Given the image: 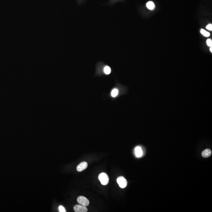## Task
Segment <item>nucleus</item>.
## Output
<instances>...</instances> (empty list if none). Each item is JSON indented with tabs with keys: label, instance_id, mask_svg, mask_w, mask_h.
<instances>
[{
	"label": "nucleus",
	"instance_id": "f257e3e1",
	"mask_svg": "<svg viewBox=\"0 0 212 212\" xmlns=\"http://www.w3.org/2000/svg\"><path fill=\"white\" fill-rule=\"evenodd\" d=\"M99 179L103 185L108 184L109 182V178L108 175L105 173H101L99 176Z\"/></svg>",
	"mask_w": 212,
	"mask_h": 212
},
{
	"label": "nucleus",
	"instance_id": "f8f14e48",
	"mask_svg": "<svg viewBox=\"0 0 212 212\" xmlns=\"http://www.w3.org/2000/svg\"><path fill=\"white\" fill-rule=\"evenodd\" d=\"M59 211L60 212H66V210L63 205H60L59 207Z\"/></svg>",
	"mask_w": 212,
	"mask_h": 212
},
{
	"label": "nucleus",
	"instance_id": "1a4fd4ad",
	"mask_svg": "<svg viewBox=\"0 0 212 212\" xmlns=\"http://www.w3.org/2000/svg\"><path fill=\"white\" fill-rule=\"evenodd\" d=\"M200 33L203 36L205 37H209L210 35V34L209 32L206 31V30L203 29H200Z\"/></svg>",
	"mask_w": 212,
	"mask_h": 212
},
{
	"label": "nucleus",
	"instance_id": "ddd939ff",
	"mask_svg": "<svg viewBox=\"0 0 212 212\" xmlns=\"http://www.w3.org/2000/svg\"><path fill=\"white\" fill-rule=\"evenodd\" d=\"M206 42H207V45H208V46L210 47H212V40L210 39H208L207 40Z\"/></svg>",
	"mask_w": 212,
	"mask_h": 212
},
{
	"label": "nucleus",
	"instance_id": "f03ea898",
	"mask_svg": "<svg viewBox=\"0 0 212 212\" xmlns=\"http://www.w3.org/2000/svg\"><path fill=\"white\" fill-rule=\"evenodd\" d=\"M117 183L121 188H125L127 186V180L123 177H119L117 179Z\"/></svg>",
	"mask_w": 212,
	"mask_h": 212
},
{
	"label": "nucleus",
	"instance_id": "7ed1b4c3",
	"mask_svg": "<svg viewBox=\"0 0 212 212\" xmlns=\"http://www.w3.org/2000/svg\"><path fill=\"white\" fill-rule=\"evenodd\" d=\"M77 201L79 204L83 205L85 207L88 206L89 204V201L86 198L82 196L79 197L77 199Z\"/></svg>",
	"mask_w": 212,
	"mask_h": 212
},
{
	"label": "nucleus",
	"instance_id": "39448f33",
	"mask_svg": "<svg viewBox=\"0 0 212 212\" xmlns=\"http://www.w3.org/2000/svg\"><path fill=\"white\" fill-rule=\"evenodd\" d=\"M135 154V156L137 158H140L142 156L143 154V151L141 147L137 146L135 147L134 149Z\"/></svg>",
	"mask_w": 212,
	"mask_h": 212
},
{
	"label": "nucleus",
	"instance_id": "0eeeda50",
	"mask_svg": "<svg viewBox=\"0 0 212 212\" xmlns=\"http://www.w3.org/2000/svg\"><path fill=\"white\" fill-rule=\"evenodd\" d=\"M212 152L209 149H205L202 153V156L204 158H208L211 155Z\"/></svg>",
	"mask_w": 212,
	"mask_h": 212
},
{
	"label": "nucleus",
	"instance_id": "9d476101",
	"mask_svg": "<svg viewBox=\"0 0 212 212\" xmlns=\"http://www.w3.org/2000/svg\"><path fill=\"white\" fill-rule=\"evenodd\" d=\"M118 94V90L117 89L115 88L112 90L111 92V96L113 97H115L117 96Z\"/></svg>",
	"mask_w": 212,
	"mask_h": 212
},
{
	"label": "nucleus",
	"instance_id": "9b49d317",
	"mask_svg": "<svg viewBox=\"0 0 212 212\" xmlns=\"http://www.w3.org/2000/svg\"><path fill=\"white\" fill-rule=\"evenodd\" d=\"M104 71L105 74H109L111 72V69L109 66H106L104 67Z\"/></svg>",
	"mask_w": 212,
	"mask_h": 212
},
{
	"label": "nucleus",
	"instance_id": "423d86ee",
	"mask_svg": "<svg viewBox=\"0 0 212 212\" xmlns=\"http://www.w3.org/2000/svg\"><path fill=\"white\" fill-rule=\"evenodd\" d=\"M88 166V164L87 162H84L80 163L77 166V170L78 172H81L83 170L86 169Z\"/></svg>",
	"mask_w": 212,
	"mask_h": 212
},
{
	"label": "nucleus",
	"instance_id": "20e7f679",
	"mask_svg": "<svg viewBox=\"0 0 212 212\" xmlns=\"http://www.w3.org/2000/svg\"><path fill=\"white\" fill-rule=\"evenodd\" d=\"M74 211L76 212H86L88 209L85 206L81 205H76L73 207Z\"/></svg>",
	"mask_w": 212,
	"mask_h": 212
},
{
	"label": "nucleus",
	"instance_id": "6e6552de",
	"mask_svg": "<svg viewBox=\"0 0 212 212\" xmlns=\"http://www.w3.org/2000/svg\"><path fill=\"white\" fill-rule=\"evenodd\" d=\"M147 8L150 10H153L155 8V4L152 1H149L146 4Z\"/></svg>",
	"mask_w": 212,
	"mask_h": 212
},
{
	"label": "nucleus",
	"instance_id": "2eb2a0df",
	"mask_svg": "<svg viewBox=\"0 0 212 212\" xmlns=\"http://www.w3.org/2000/svg\"><path fill=\"white\" fill-rule=\"evenodd\" d=\"M210 52H211L212 53V47H211L210 48Z\"/></svg>",
	"mask_w": 212,
	"mask_h": 212
},
{
	"label": "nucleus",
	"instance_id": "4468645a",
	"mask_svg": "<svg viewBox=\"0 0 212 212\" xmlns=\"http://www.w3.org/2000/svg\"><path fill=\"white\" fill-rule=\"evenodd\" d=\"M206 29H208V30H210V31H212V24H208L207 26H206Z\"/></svg>",
	"mask_w": 212,
	"mask_h": 212
}]
</instances>
